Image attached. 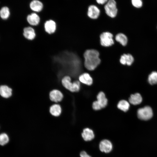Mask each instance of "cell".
Instances as JSON below:
<instances>
[{
    "instance_id": "obj_25",
    "label": "cell",
    "mask_w": 157,
    "mask_h": 157,
    "mask_svg": "<svg viewBox=\"0 0 157 157\" xmlns=\"http://www.w3.org/2000/svg\"><path fill=\"white\" fill-rule=\"evenodd\" d=\"M131 3L134 6L137 8H140L142 6V2L140 0H132Z\"/></svg>"
},
{
    "instance_id": "obj_7",
    "label": "cell",
    "mask_w": 157,
    "mask_h": 157,
    "mask_svg": "<svg viewBox=\"0 0 157 157\" xmlns=\"http://www.w3.org/2000/svg\"><path fill=\"white\" fill-rule=\"evenodd\" d=\"M100 14V9L96 5H91L88 8L87 15L92 19H96L98 18Z\"/></svg>"
},
{
    "instance_id": "obj_3",
    "label": "cell",
    "mask_w": 157,
    "mask_h": 157,
    "mask_svg": "<svg viewBox=\"0 0 157 157\" xmlns=\"http://www.w3.org/2000/svg\"><path fill=\"white\" fill-rule=\"evenodd\" d=\"M104 8L106 14L109 17L114 18L117 16L118 10L117 2L115 0H108Z\"/></svg>"
},
{
    "instance_id": "obj_19",
    "label": "cell",
    "mask_w": 157,
    "mask_h": 157,
    "mask_svg": "<svg viewBox=\"0 0 157 157\" xmlns=\"http://www.w3.org/2000/svg\"><path fill=\"white\" fill-rule=\"evenodd\" d=\"M49 112L53 116L55 117L59 116L61 112L60 106L56 104L52 105L50 107Z\"/></svg>"
},
{
    "instance_id": "obj_9",
    "label": "cell",
    "mask_w": 157,
    "mask_h": 157,
    "mask_svg": "<svg viewBox=\"0 0 157 157\" xmlns=\"http://www.w3.org/2000/svg\"><path fill=\"white\" fill-rule=\"evenodd\" d=\"M99 148L102 152L108 153L111 151L113 145L111 142L108 140L104 139L100 142L99 144Z\"/></svg>"
},
{
    "instance_id": "obj_14",
    "label": "cell",
    "mask_w": 157,
    "mask_h": 157,
    "mask_svg": "<svg viewBox=\"0 0 157 157\" xmlns=\"http://www.w3.org/2000/svg\"><path fill=\"white\" fill-rule=\"evenodd\" d=\"M12 90L7 85H2L0 87V94L1 96L5 98L10 97L12 95Z\"/></svg>"
},
{
    "instance_id": "obj_20",
    "label": "cell",
    "mask_w": 157,
    "mask_h": 157,
    "mask_svg": "<svg viewBox=\"0 0 157 157\" xmlns=\"http://www.w3.org/2000/svg\"><path fill=\"white\" fill-rule=\"evenodd\" d=\"M115 40L123 46H126L127 43L128 39L127 37L123 33H119L115 36Z\"/></svg>"
},
{
    "instance_id": "obj_11",
    "label": "cell",
    "mask_w": 157,
    "mask_h": 157,
    "mask_svg": "<svg viewBox=\"0 0 157 157\" xmlns=\"http://www.w3.org/2000/svg\"><path fill=\"white\" fill-rule=\"evenodd\" d=\"M23 31V35L24 37L27 40H32L35 37L36 33L35 31L31 27L28 26L24 28Z\"/></svg>"
},
{
    "instance_id": "obj_4",
    "label": "cell",
    "mask_w": 157,
    "mask_h": 157,
    "mask_svg": "<svg viewBox=\"0 0 157 157\" xmlns=\"http://www.w3.org/2000/svg\"><path fill=\"white\" fill-rule=\"evenodd\" d=\"M113 35L109 32L102 33L100 35L101 45L105 47H108L113 45L115 43Z\"/></svg>"
},
{
    "instance_id": "obj_2",
    "label": "cell",
    "mask_w": 157,
    "mask_h": 157,
    "mask_svg": "<svg viewBox=\"0 0 157 157\" xmlns=\"http://www.w3.org/2000/svg\"><path fill=\"white\" fill-rule=\"evenodd\" d=\"M61 83L63 86L66 89L72 92L78 91L80 88V84L79 81H76L72 83L70 77L66 76L61 79Z\"/></svg>"
},
{
    "instance_id": "obj_21",
    "label": "cell",
    "mask_w": 157,
    "mask_h": 157,
    "mask_svg": "<svg viewBox=\"0 0 157 157\" xmlns=\"http://www.w3.org/2000/svg\"><path fill=\"white\" fill-rule=\"evenodd\" d=\"M10 15V9L8 7L4 6L1 8L0 10V16L2 19L5 20L8 19Z\"/></svg>"
},
{
    "instance_id": "obj_12",
    "label": "cell",
    "mask_w": 157,
    "mask_h": 157,
    "mask_svg": "<svg viewBox=\"0 0 157 157\" xmlns=\"http://www.w3.org/2000/svg\"><path fill=\"white\" fill-rule=\"evenodd\" d=\"M26 20L32 26H36L40 23L39 16L35 13H32L27 15Z\"/></svg>"
},
{
    "instance_id": "obj_17",
    "label": "cell",
    "mask_w": 157,
    "mask_h": 157,
    "mask_svg": "<svg viewBox=\"0 0 157 157\" xmlns=\"http://www.w3.org/2000/svg\"><path fill=\"white\" fill-rule=\"evenodd\" d=\"M80 81L87 85H91L92 83V79L88 73H84L81 75L79 77Z\"/></svg>"
},
{
    "instance_id": "obj_18",
    "label": "cell",
    "mask_w": 157,
    "mask_h": 157,
    "mask_svg": "<svg viewBox=\"0 0 157 157\" xmlns=\"http://www.w3.org/2000/svg\"><path fill=\"white\" fill-rule=\"evenodd\" d=\"M129 102L133 105H137L141 103L142 101V98L140 94L138 93L131 95L129 98Z\"/></svg>"
},
{
    "instance_id": "obj_22",
    "label": "cell",
    "mask_w": 157,
    "mask_h": 157,
    "mask_svg": "<svg viewBox=\"0 0 157 157\" xmlns=\"http://www.w3.org/2000/svg\"><path fill=\"white\" fill-rule=\"evenodd\" d=\"M129 107V103L125 100L120 101L117 105V107L119 109L124 112H126L128 110Z\"/></svg>"
},
{
    "instance_id": "obj_24",
    "label": "cell",
    "mask_w": 157,
    "mask_h": 157,
    "mask_svg": "<svg viewBox=\"0 0 157 157\" xmlns=\"http://www.w3.org/2000/svg\"><path fill=\"white\" fill-rule=\"evenodd\" d=\"M9 141V138L8 135L5 133H3L0 135V144L3 146L7 144Z\"/></svg>"
},
{
    "instance_id": "obj_5",
    "label": "cell",
    "mask_w": 157,
    "mask_h": 157,
    "mask_svg": "<svg viewBox=\"0 0 157 157\" xmlns=\"http://www.w3.org/2000/svg\"><path fill=\"white\" fill-rule=\"evenodd\" d=\"M97 101H94L92 104V108L95 110H98L105 107L107 104L108 100L104 93L101 92L98 94Z\"/></svg>"
},
{
    "instance_id": "obj_16",
    "label": "cell",
    "mask_w": 157,
    "mask_h": 157,
    "mask_svg": "<svg viewBox=\"0 0 157 157\" xmlns=\"http://www.w3.org/2000/svg\"><path fill=\"white\" fill-rule=\"evenodd\" d=\"M81 135L85 141H90L93 139L94 137L93 131L89 128L84 129Z\"/></svg>"
},
{
    "instance_id": "obj_10",
    "label": "cell",
    "mask_w": 157,
    "mask_h": 157,
    "mask_svg": "<svg viewBox=\"0 0 157 157\" xmlns=\"http://www.w3.org/2000/svg\"><path fill=\"white\" fill-rule=\"evenodd\" d=\"M50 100L55 102L60 101L63 98L62 93L59 90L54 89L51 91L49 93Z\"/></svg>"
},
{
    "instance_id": "obj_1",
    "label": "cell",
    "mask_w": 157,
    "mask_h": 157,
    "mask_svg": "<svg viewBox=\"0 0 157 157\" xmlns=\"http://www.w3.org/2000/svg\"><path fill=\"white\" fill-rule=\"evenodd\" d=\"M99 56V53L97 50L93 49L86 50L83 54L85 67L89 70H94L101 63Z\"/></svg>"
},
{
    "instance_id": "obj_8",
    "label": "cell",
    "mask_w": 157,
    "mask_h": 157,
    "mask_svg": "<svg viewBox=\"0 0 157 157\" xmlns=\"http://www.w3.org/2000/svg\"><path fill=\"white\" fill-rule=\"evenodd\" d=\"M44 28L45 31L49 34L54 33L56 29V24L52 19L46 21L44 24Z\"/></svg>"
},
{
    "instance_id": "obj_26",
    "label": "cell",
    "mask_w": 157,
    "mask_h": 157,
    "mask_svg": "<svg viewBox=\"0 0 157 157\" xmlns=\"http://www.w3.org/2000/svg\"><path fill=\"white\" fill-rule=\"evenodd\" d=\"M97 3L101 5L105 4L107 2L108 0H96Z\"/></svg>"
},
{
    "instance_id": "obj_6",
    "label": "cell",
    "mask_w": 157,
    "mask_h": 157,
    "mask_svg": "<svg viewBox=\"0 0 157 157\" xmlns=\"http://www.w3.org/2000/svg\"><path fill=\"white\" fill-rule=\"evenodd\" d=\"M153 115L152 109L148 106L139 108L137 111L138 118L142 120H147L150 119L152 117Z\"/></svg>"
},
{
    "instance_id": "obj_27",
    "label": "cell",
    "mask_w": 157,
    "mask_h": 157,
    "mask_svg": "<svg viewBox=\"0 0 157 157\" xmlns=\"http://www.w3.org/2000/svg\"><path fill=\"white\" fill-rule=\"evenodd\" d=\"M80 157H91L84 151H81L80 154Z\"/></svg>"
},
{
    "instance_id": "obj_13",
    "label": "cell",
    "mask_w": 157,
    "mask_h": 157,
    "mask_svg": "<svg viewBox=\"0 0 157 157\" xmlns=\"http://www.w3.org/2000/svg\"><path fill=\"white\" fill-rule=\"evenodd\" d=\"M31 9L34 12H40L42 11L43 7L42 3L38 0H33L29 4Z\"/></svg>"
},
{
    "instance_id": "obj_15",
    "label": "cell",
    "mask_w": 157,
    "mask_h": 157,
    "mask_svg": "<svg viewBox=\"0 0 157 157\" xmlns=\"http://www.w3.org/2000/svg\"><path fill=\"white\" fill-rule=\"evenodd\" d=\"M120 63L123 65H130L134 61L133 56L129 54H124L121 55L119 60Z\"/></svg>"
},
{
    "instance_id": "obj_23",
    "label": "cell",
    "mask_w": 157,
    "mask_h": 157,
    "mask_svg": "<svg viewBox=\"0 0 157 157\" xmlns=\"http://www.w3.org/2000/svg\"><path fill=\"white\" fill-rule=\"evenodd\" d=\"M148 81L150 84L153 85L157 83V72H152L149 75Z\"/></svg>"
}]
</instances>
